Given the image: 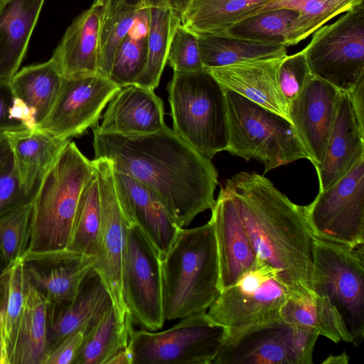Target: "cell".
<instances>
[{
	"label": "cell",
	"instance_id": "cell-25",
	"mask_svg": "<svg viewBox=\"0 0 364 364\" xmlns=\"http://www.w3.org/2000/svg\"><path fill=\"white\" fill-rule=\"evenodd\" d=\"M20 181L36 196L42 181L70 140H63L39 129L6 133Z\"/></svg>",
	"mask_w": 364,
	"mask_h": 364
},
{
	"label": "cell",
	"instance_id": "cell-54",
	"mask_svg": "<svg viewBox=\"0 0 364 364\" xmlns=\"http://www.w3.org/2000/svg\"><path fill=\"white\" fill-rule=\"evenodd\" d=\"M11 265V264H10ZM9 265L6 264L1 251H0V273L6 269Z\"/></svg>",
	"mask_w": 364,
	"mask_h": 364
},
{
	"label": "cell",
	"instance_id": "cell-11",
	"mask_svg": "<svg viewBox=\"0 0 364 364\" xmlns=\"http://www.w3.org/2000/svg\"><path fill=\"white\" fill-rule=\"evenodd\" d=\"M290 295L275 270L257 259L235 284L220 291L206 316L225 330L261 324L279 318Z\"/></svg>",
	"mask_w": 364,
	"mask_h": 364
},
{
	"label": "cell",
	"instance_id": "cell-53",
	"mask_svg": "<svg viewBox=\"0 0 364 364\" xmlns=\"http://www.w3.org/2000/svg\"><path fill=\"white\" fill-rule=\"evenodd\" d=\"M350 360L349 356L347 355V353L343 351L340 355H331L325 360L322 362V363H333V364H347L348 363Z\"/></svg>",
	"mask_w": 364,
	"mask_h": 364
},
{
	"label": "cell",
	"instance_id": "cell-45",
	"mask_svg": "<svg viewBox=\"0 0 364 364\" xmlns=\"http://www.w3.org/2000/svg\"><path fill=\"white\" fill-rule=\"evenodd\" d=\"M15 97L10 80H0V133L26 129L19 122L11 119L10 108Z\"/></svg>",
	"mask_w": 364,
	"mask_h": 364
},
{
	"label": "cell",
	"instance_id": "cell-38",
	"mask_svg": "<svg viewBox=\"0 0 364 364\" xmlns=\"http://www.w3.org/2000/svg\"><path fill=\"white\" fill-rule=\"evenodd\" d=\"M297 16L296 11L288 9L268 10L237 22L222 33L286 46L292 22Z\"/></svg>",
	"mask_w": 364,
	"mask_h": 364
},
{
	"label": "cell",
	"instance_id": "cell-42",
	"mask_svg": "<svg viewBox=\"0 0 364 364\" xmlns=\"http://www.w3.org/2000/svg\"><path fill=\"white\" fill-rule=\"evenodd\" d=\"M311 75L303 50L284 57L277 77L279 87L287 109Z\"/></svg>",
	"mask_w": 364,
	"mask_h": 364
},
{
	"label": "cell",
	"instance_id": "cell-32",
	"mask_svg": "<svg viewBox=\"0 0 364 364\" xmlns=\"http://www.w3.org/2000/svg\"><path fill=\"white\" fill-rule=\"evenodd\" d=\"M362 3L363 0H271L254 14L277 9L296 11L298 16L292 22L286 43L288 47L298 44L329 20Z\"/></svg>",
	"mask_w": 364,
	"mask_h": 364
},
{
	"label": "cell",
	"instance_id": "cell-22",
	"mask_svg": "<svg viewBox=\"0 0 364 364\" xmlns=\"http://www.w3.org/2000/svg\"><path fill=\"white\" fill-rule=\"evenodd\" d=\"M166 126L161 98L134 84L121 87L111 100L97 130L122 135L156 132Z\"/></svg>",
	"mask_w": 364,
	"mask_h": 364
},
{
	"label": "cell",
	"instance_id": "cell-17",
	"mask_svg": "<svg viewBox=\"0 0 364 364\" xmlns=\"http://www.w3.org/2000/svg\"><path fill=\"white\" fill-rule=\"evenodd\" d=\"M21 261L28 280L46 296L49 304L59 305L76 297L96 257L66 248L44 252L27 251Z\"/></svg>",
	"mask_w": 364,
	"mask_h": 364
},
{
	"label": "cell",
	"instance_id": "cell-18",
	"mask_svg": "<svg viewBox=\"0 0 364 364\" xmlns=\"http://www.w3.org/2000/svg\"><path fill=\"white\" fill-rule=\"evenodd\" d=\"M113 172L118 201L127 223L139 226L163 259L181 228L151 188L127 174Z\"/></svg>",
	"mask_w": 364,
	"mask_h": 364
},
{
	"label": "cell",
	"instance_id": "cell-39",
	"mask_svg": "<svg viewBox=\"0 0 364 364\" xmlns=\"http://www.w3.org/2000/svg\"><path fill=\"white\" fill-rule=\"evenodd\" d=\"M148 31L135 23L119 46L109 79L122 87L132 85L144 69L147 59Z\"/></svg>",
	"mask_w": 364,
	"mask_h": 364
},
{
	"label": "cell",
	"instance_id": "cell-36",
	"mask_svg": "<svg viewBox=\"0 0 364 364\" xmlns=\"http://www.w3.org/2000/svg\"><path fill=\"white\" fill-rule=\"evenodd\" d=\"M150 6L117 4L102 12L98 74L109 78L116 51L137 19Z\"/></svg>",
	"mask_w": 364,
	"mask_h": 364
},
{
	"label": "cell",
	"instance_id": "cell-21",
	"mask_svg": "<svg viewBox=\"0 0 364 364\" xmlns=\"http://www.w3.org/2000/svg\"><path fill=\"white\" fill-rule=\"evenodd\" d=\"M364 156V126L357 118L348 92H341L323 160L315 167L319 190L343 176Z\"/></svg>",
	"mask_w": 364,
	"mask_h": 364
},
{
	"label": "cell",
	"instance_id": "cell-37",
	"mask_svg": "<svg viewBox=\"0 0 364 364\" xmlns=\"http://www.w3.org/2000/svg\"><path fill=\"white\" fill-rule=\"evenodd\" d=\"M26 277L21 259L9 267L6 303L0 323V364H11L26 297Z\"/></svg>",
	"mask_w": 364,
	"mask_h": 364
},
{
	"label": "cell",
	"instance_id": "cell-13",
	"mask_svg": "<svg viewBox=\"0 0 364 364\" xmlns=\"http://www.w3.org/2000/svg\"><path fill=\"white\" fill-rule=\"evenodd\" d=\"M122 295L133 323L146 330L161 328L163 309L161 258L142 230L127 224L122 264Z\"/></svg>",
	"mask_w": 364,
	"mask_h": 364
},
{
	"label": "cell",
	"instance_id": "cell-9",
	"mask_svg": "<svg viewBox=\"0 0 364 364\" xmlns=\"http://www.w3.org/2000/svg\"><path fill=\"white\" fill-rule=\"evenodd\" d=\"M318 336L280 317L261 324L225 330L212 364H312Z\"/></svg>",
	"mask_w": 364,
	"mask_h": 364
},
{
	"label": "cell",
	"instance_id": "cell-28",
	"mask_svg": "<svg viewBox=\"0 0 364 364\" xmlns=\"http://www.w3.org/2000/svg\"><path fill=\"white\" fill-rule=\"evenodd\" d=\"M48 304L26 278L24 309L11 364H46Z\"/></svg>",
	"mask_w": 364,
	"mask_h": 364
},
{
	"label": "cell",
	"instance_id": "cell-5",
	"mask_svg": "<svg viewBox=\"0 0 364 364\" xmlns=\"http://www.w3.org/2000/svg\"><path fill=\"white\" fill-rule=\"evenodd\" d=\"M167 90L174 132L210 159L225 151L228 142L225 90L210 72L206 68L173 71Z\"/></svg>",
	"mask_w": 364,
	"mask_h": 364
},
{
	"label": "cell",
	"instance_id": "cell-14",
	"mask_svg": "<svg viewBox=\"0 0 364 364\" xmlns=\"http://www.w3.org/2000/svg\"><path fill=\"white\" fill-rule=\"evenodd\" d=\"M98 181L101 223L94 270L100 277L111 298L122 326L132 321L122 295V264L127 223L115 188L112 164L104 158L92 160Z\"/></svg>",
	"mask_w": 364,
	"mask_h": 364
},
{
	"label": "cell",
	"instance_id": "cell-15",
	"mask_svg": "<svg viewBox=\"0 0 364 364\" xmlns=\"http://www.w3.org/2000/svg\"><path fill=\"white\" fill-rule=\"evenodd\" d=\"M120 89L99 74L63 77L57 100L38 128L63 140L82 135L96 126L102 110Z\"/></svg>",
	"mask_w": 364,
	"mask_h": 364
},
{
	"label": "cell",
	"instance_id": "cell-12",
	"mask_svg": "<svg viewBox=\"0 0 364 364\" xmlns=\"http://www.w3.org/2000/svg\"><path fill=\"white\" fill-rule=\"evenodd\" d=\"M316 238L357 247L364 244V156L338 181L305 205Z\"/></svg>",
	"mask_w": 364,
	"mask_h": 364
},
{
	"label": "cell",
	"instance_id": "cell-7",
	"mask_svg": "<svg viewBox=\"0 0 364 364\" xmlns=\"http://www.w3.org/2000/svg\"><path fill=\"white\" fill-rule=\"evenodd\" d=\"M311 290L336 306L358 346L364 336V244L314 240Z\"/></svg>",
	"mask_w": 364,
	"mask_h": 364
},
{
	"label": "cell",
	"instance_id": "cell-47",
	"mask_svg": "<svg viewBox=\"0 0 364 364\" xmlns=\"http://www.w3.org/2000/svg\"><path fill=\"white\" fill-rule=\"evenodd\" d=\"M348 94L357 118L364 126V78Z\"/></svg>",
	"mask_w": 364,
	"mask_h": 364
},
{
	"label": "cell",
	"instance_id": "cell-3",
	"mask_svg": "<svg viewBox=\"0 0 364 364\" xmlns=\"http://www.w3.org/2000/svg\"><path fill=\"white\" fill-rule=\"evenodd\" d=\"M165 321L205 314L220 292L216 241L210 222L181 228L161 259Z\"/></svg>",
	"mask_w": 364,
	"mask_h": 364
},
{
	"label": "cell",
	"instance_id": "cell-27",
	"mask_svg": "<svg viewBox=\"0 0 364 364\" xmlns=\"http://www.w3.org/2000/svg\"><path fill=\"white\" fill-rule=\"evenodd\" d=\"M280 318L286 323L331 340L353 343V338L330 299L314 294L311 296H289Z\"/></svg>",
	"mask_w": 364,
	"mask_h": 364
},
{
	"label": "cell",
	"instance_id": "cell-2",
	"mask_svg": "<svg viewBox=\"0 0 364 364\" xmlns=\"http://www.w3.org/2000/svg\"><path fill=\"white\" fill-rule=\"evenodd\" d=\"M257 259L273 268L291 296H311L314 240L305 206L293 203L266 177L241 171L227 179Z\"/></svg>",
	"mask_w": 364,
	"mask_h": 364
},
{
	"label": "cell",
	"instance_id": "cell-51",
	"mask_svg": "<svg viewBox=\"0 0 364 364\" xmlns=\"http://www.w3.org/2000/svg\"><path fill=\"white\" fill-rule=\"evenodd\" d=\"M107 364H132V355L129 347L117 352L110 358Z\"/></svg>",
	"mask_w": 364,
	"mask_h": 364
},
{
	"label": "cell",
	"instance_id": "cell-1",
	"mask_svg": "<svg viewBox=\"0 0 364 364\" xmlns=\"http://www.w3.org/2000/svg\"><path fill=\"white\" fill-rule=\"evenodd\" d=\"M95 158L109 161L115 172L145 184L161 198L180 228L211 209L218 184L211 159L166 125L141 135H122L93 129Z\"/></svg>",
	"mask_w": 364,
	"mask_h": 364
},
{
	"label": "cell",
	"instance_id": "cell-31",
	"mask_svg": "<svg viewBox=\"0 0 364 364\" xmlns=\"http://www.w3.org/2000/svg\"><path fill=\"white\" fill-rule=\"evenodd\" d=\"M63 77L50 58L46 62L23 68L10 80L15 96L36 112L38 127L51 111Z\"/></svg>",
	"mask_w": 364,
	"mask_h": 364
},
{
	"label": "cell",
	"instance_id": "cell-33",
	"mask_svg": "<svg viewBox=\"0 0 364 364\" xmlns=\"http://www.w3.org/2000/svg\"><path fill=\"white\" fill-rule=\"evenodd\" d=\"M180 17L166 3L162 2L150 9L147 34V59L144 69L134 85L151 90L159 86L167 63L170 42Z\"/></svg>",
	"mask_w": 364,
	"mask_h": 364
},
{
	"label": "cell",
	"instance_id": "cell-48",
	"mask_svg": "<svg viewBox=\"0 0 364 364\" xmlns=\"http://www.w3.org/2000/svg\"><path fill=\"white\" fill-rule=\"evenodd\" d=\"M14 161L12 150L6 133H0V173Z\"/></svg>",
	"mask_w": 364,
	"mask_h": 364
},
{
	"label": "cell",
	"instance_id": "cell-50",
	"mask_svg": "<svg viewBox=\"0 0 364 364\" xmlns=\"http://www.w3.org/2000/svg\"><path fill=\"white\" fill-rule=\"evenodd\" d=\"M162 2L166 3V0H106L105 4L102 7V11L120 3L133 6L146 5L151 7L154 6H156Z\"/></svg>",
	"mask_w": 364,
	"mask_h": 364
},
{
	"label": "cell",
	"instance_id": "cell-20",
	"mask_svg": "<svg viewBox=\"0 0 364 364\" xmlns=\"http://www.w3.org/2000/svg\"><path fill=\"white\" fill-rule=\"evenodd\" d=\"M283 58H259L206 69L225 90L236 92L289 120L278 84V70Z\"/></svg>",
	"mask_w": 364,
	"mask_h": 364
},
{
	"label": "cell",
	"instance_id": "cell-44",
	"mask_svg": "<svg viewBox=\"0 0 364 364\" xmlns=\"http://www.w3.org/2000/svg\"><path fill=\"white\" fill-rule=\"evenodd\" d=\"M85 338L82 331L65 337L49 353L46 364H74Z\"/></svg>",
	"mask_w": 364,
	"mask_h": 364
},
{
	"label": "cell",
	"instance_id": "cell-49",
	"mask_svg": "<svg viewBox=\"0 0 364 364\" xmlns=\"http://www.w3.org/2000/svg\"><path fill=\"white\" fill-rule=\"evenodd\" d=\"M9 265L6 269L0 273V323L3 317L8 293V279Z\"/></svg>",
	"mask_w": 364,
	"mask_h": 364
},
{
	"label": "cell",
	"instance_id": "cell-29",
	"mask_svg": "<svg viewBox=\"0 0 364 364\" xmlns=\"http://www.w3.org/2000/svg\"><path fill=\"white\" fill-rule=\"evenodd\" d=\"M196 35L205 68L287 55V46L279 43L255 41L223 33Z\"/></svg>",
	"mask_w": 364,
	"mask_h": 364
},
{
	"label": "cell",
	"instance_id": "cell-10",
	"mask_svg": "<svg viewBox=\"0 0 364 364\" xmlns=\"http://www.w3.org/2000/svg\"><path fill=\"white\" fill-rule=\"evenodd\" d=\"M225 334L206 313L181 318L162 331L133 330L128 346L132 364H212Z\"/></svg>",
	"mask_w": 364,
	"mask_h": 364
},
{
	"label": "cell",
	"instance_id": "cell-43",
	"mask_svg": "<svg viewBox=\"0 0 364 364\" xmlns=\"http://www.w3.org/2000/svg\"><path fill=\"white\" fill-rule=\"evenodd\" d=\"M33 198L23 188L13 161L0 173V216L32 202Z\"/></svg>",
	"mask_w": 364,
	"mask_h": 364
},
{
	"label": "cell",
	"instance_id": "cell-16",
	"mask_svg": "<svg viewBox=\"0 0 364 364\" xmlns=\"http://www.w3.org/2000/svg\"><path fill=\"white\" fill-rule=\"evenodd\" d=\"M341 92L311 75L288 107L289 118L316 167L323 160Z\"/></svg>",
	"mask_w": 364,
	"mask_h": 364
},
{
	"label": "cell",
	"instance_id": "cell-8",
	"mask_svg": "<svg viewBox=\"0 0 364 364\" xmlns=\"http://www.w3.org/2000/svg\"><path fill=\"white\" fill-rule=\"evenodd\" d=\"M303 51L313 75L352 91L364 78V4L314 32Z\"/></svg>",
	"mask_w": 364,
	"mask_h": 364
},
{
	"label": "cell",
	"instance_id": "cell-30",
	"mask_svg": "<svg viewBox=\"0 0 364 364\" xmlns=\"http://www.w3.org/2000/svg\"><path fill=\"white\" fill-rule=\"evenodd\" d=\"M271 0H192L180 16L195 34L222 33Z\"/></svg>",
	"mask_w": 364,
	"mask_h": 364
},
{
	"label": "cell",
	"instance_id": "cell-46",
	"mask_svg": "<svg viewBox=\"0 0 364 364\" xmlns=\"http://www.w3.org/2000/svg\"><path fill=\"white\" fill-rule=\"evenodd\" d=\"M12 119L19 122L26 129L38 128L36 112L22 100L16 97L10 108Z\"/></svg>",
	"mask_w": 364,
	"mask_h": 364
},
{
	"label": "cell",
	"instance_id": "cell-56",
	"mask_svg": "<svg viewBox=\"0 0 364 364\" xmlns=\"http://www.w3.org/2000/svg\"><path fill=\"white\" fill-rule=\"evenodd\" d=\"M9 0H0V9L5 5Z\"/></svg>",
	"mask_w": 364,
	"mask_h": 364
},
{
	"label": "cell",
	"instance_id": "cell-52",
	"mask_svg": "<svg viewBox=\"0 0 364 364\" xmlns=\"http://www.w3.org/2000/svg\"><path fill=\"white\" fill-rule=\"evenodd\" d=\"M192 0H166L168 6L176 13L179 17Z\"/></svg>",
	"mask_w": 364,
	"mask_h": 364
},
{
	"label": "cell",
	"instance_id": "cell-6",
	"mask_svg": "<svg viewBox=\"0 0 364 364\" xmlns=\"http://www.w3.org/2000/svg\"><path fill=\"white\" fill-rule=\"evenodd\" d=\"M228 142L232 155L263 164L264 173L299 159H309L291 122L239 94L225 90Z\"/></svg>",
	"mask_w": 364,
	"mask_h": 364
},
{
	"label": "cell",
	"instance_id": "cell-40",
	"mask_svg": "<svg viewBox=\"0 0 364 364\" xmlns=\"http://www.w3.org/2000/svg\"><path fill=\"white\" fill-rule=\"evenodd\" d=\"M32 202L0 216V251L7 264L21 259L31 237Z\"/></svg>",
	"mask_w": 364,
	"mask_h": 364
},
{
	"label": "cell",
	"instance_id": "cell-24",
	"mask_svg": "<svg viewBox=\"0 0 364 364\" xmlns=\"http://www.w3.org/2000/svg\"><path fill=\"white\" fill-rule=\"evenodd\" d=\"M102 6L92 4L68 27L51 58L63 77L98 74Z\"/></svg>",
	"mask_w": 364,
	"mask_h": 364
},
{
	"label": "cell",
	"instance_id": "cell-23",
	"mask_svg": "<svg viewBox=\"0 0 364 364\" xmlns=\"http://www.w3.org/2000/svg\"><path fill=\"white\" fill-rule=\"evenodd\" d=\"M112 304L99 274L92 268L83 279L76 297L65 304H48V341L50 351L77 331L85 334Z\"/></svg>",
	"mask_w": 364,
	"mask_h": 364
},
{
	"label": "cell",
	"instance_id": "cell-4",
	"mask_svg": "<svg viewBox=\"0 0 364 364\" xmlns=\"http://www.w3.org/2000/svg\"><path fill=\"white\" fill-rule=\"evenodd\" d=\"M92 170V161L70 140L32 200L28 252L68 247L80 193Z\"/></svg>",
	"mask_w": 364,
	"mask_h": 364
},
{
	"label": "cell",
	"instance_id": "cell-34",
	"mask_svg": "<svg viewBox=\"0 0 364 364\" xmlns=\"http://www.w3.org/2000/svg\"><path fill=\"white\" fill-rule=\"evenodd\" d=\"M133 323L122 326L110 305L85 334L81 350L74 364H107L110 358L129 346Z\"/></svg>",
	"mask_w": 364,
	"mask_h": 364
},
{
	"label": "cell",
	"instance_id": "cell-19",
	"mask_svg": "<svg viewBox=\"0 0 364 364\" xmlns=\"http://www.w3.org/2000/svg\"><path fill=\"white\" fill-rule=\"evenodd\" d=\"M209 220L218 250L222 291L235 284L257 260V257L230 195L220 187Z\"/></svg>",
	"mask_w": 364,
	"mask_h": 364
},
{
	"label": "cell",
	"instance_id": "cell-41",
	"mask_svg": "<svg viewBox=\"0 0 364 364\" xmlns=\"http://www.w3.org/2000/svg\"><path fill=\"white\" fill-rule=\"evenodd\" d=\"M167 63L173 71L191 72L205 68L202 63L197 36L181 23L173 31Z\"/></svg>",
	"mask_w": 364,
	"mask_h": 364
},
{
	"label": "cell",
	"instance_id": "cell-26",
	"mask_svg": "<svg viewBox=\"0 0 364 364\" xmlns=\"http://www.w3.org/2000/svg\"><path fill=\"white\" fill-rule=\"evenodd\" d=\"M45 0H9L0 9V80L18 71Z\"/></svg>",
	"mask_w": 364,
	"mask_h": 364
},
{
	"label": "cell",
	"instance_id": "cell-35",
	"mask_svg": "<svg viewBox=\"0 0 364 364\" xmlns=\"http://www.w3.org/2000/svg\"><path fill=\"white\" fill-rule=\"evenodd\" d=\"M100 223L98 181L93 168L80 193L67 249L96 257Z\"/></svg>",
	"mask_w": 364,
	"mask_h": 364
},
{
	"label": "cell",
	"instance_id": "cell-55",
	"mask_svg": "<svg viewBox=\"0 0 364 364\" xmlns=\"http://www.w3.org/2000/svg\"><path fill=\"white\" fill-rule=\"evenodd\" d=\"M105 2L106 0H94L93 4L103 7V6L105 4Z\"/></svg>",
	"mask_w": 364,
	"mask_h": 364
}]
</instances>
